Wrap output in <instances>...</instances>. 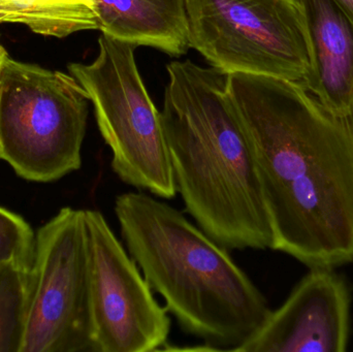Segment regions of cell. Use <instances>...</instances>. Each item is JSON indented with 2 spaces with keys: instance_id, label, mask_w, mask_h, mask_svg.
I'll use <instances>...</instances> for the list:
<instances>
[{
  "instance_id": "1",
  "label": "cell",
  "mask_w": 353,
  "mask_h": 352,
  "mask_svg": "<svg viewBox=\"0 0 353 352\" xmlns=\"http://www.w3.org/2000/svg\"><path fill=\"white\" fill-rule=\"evenodd\" d=\"M254 155L272 249L308 268L353 262V112L337 115L296 83L226 74Z\"/></svg>"
},
{
  "instance_id": "2",
  "label": "cell",
  "mask_w": 353,
  "mask_h": 352,
  "mask_svg": "<svg viewBox=\"0 0 353 352\" xmlns=\"http://www.w3.org/2000/svg\"><path fill=\"white\" fill-rule=\"evenodd\" d=\"M167 70L161 119L187 213L226 249H272L254 155L226 74L191 60Z\"/></svg>"
},
{
  "instance_id": "3",
  "label": "cell",
  "mask_w": 353,
  "mask_h": 352,
  "mask_svg": "<svg viewBox=\"0 0 353 352\" xmlns=\"http://www.w3.org/2000/svg\"><path fill=\"white\" fill-rule=\"evenodd\" d=\"M122 239L181 329L210 351H236L271 313L267 299L228 249L181 211L143 192L117 196Z\"/></svg>"
},
{
  "instance_id": "4",
  "label": "cell",
  "mask_w": 353,
  "mask_h": 352,
  "mask_svg": "<svg viewBox=\"0 0 353 352\" xmlns=\"http://www.w3.org/2000/svg\"><path fill=\"white\" fill-rule=\"evenodd\" d=\"M89 97L72 74L0 61V159L17 175L53 182L82 165Z\"/></svg>"
},
{
  "instance_id": "5",
  "label": "cell",
  "mask_w": 353,
  "mask_h": 352,
  "mask_svg": "<svg viewBox=\"0 0 353 352\" xmlns=\"http://www.w3.org/2000/svg\"><path fill=\"white\" fill-rule=\"evenodd\" d=\"M136 48L101 34L94 61L70 63L68 70L93 103L114 173L132 187L171 200L176 187L161 112L139 72Z\"/></svg>"
},
{
  "instance_id": "6",
  "label": "cell",
  "mask_w": 353,
  "mask_h": 352,
  "mask_svg": "<svg viewBox=\"0 0 353 352\" xmlns=\"http://www.w3.org/2000/svg\"><path fill=\"white\" fill-rule=\"evenodd\" d=\"M190 48L224 74H261L310 92V41L296 0H186Z\"/></svg>"
},
{
  "instance_id": "7",
  "label": "cell",
  "mask_w": 353,
  "mask_h": 352,
  "mask_svg": "<svg viewBox=\"0 0 353 352\" xmlns=\"http://www.w3.org/2000/svg\"><path fill=\"white\" fill-rule=\"evenodd\" d=\"M20 352H97L84 210L62 208L35 233Z\"/></svg>"
},
{
  "instance_id": "8",
  "label": "cell",
  "mask_w": 353,
  "mask_h": 352,
  "mask_svg": "<svg viewBox=\"0 0 353 352\" xmlns=\"http://www.w3.org/2000/svg\"><path fill=\"white\" fill-rule=\"evenodd\" d=\"M97 352H151L167 345L171 320L105 217L84 210Z\"/></svg>"
},
{
  "instance_id": "9",
  "label": "cell",
  "mask_w": 353,
  "mask_h": 352,
  "mask_svg": "<svg viewBox=\"0 0 353 352\" xmlns=\"http://www.w3.org/2000/svg\"><path fill=\"white\" fill-rule=\"evenodd\" d=\"M350 307V287L335 269H310L238 352L346 351Z\"/></svg>"
},
{
  "instance_id": "10",
  "label": "cell",
  "mask_w": 353,
  "mask_h": 352,
  "mask_svg": "<svg viewBox=\"0 0 353 352\" xmlns=\"http://www.w3.org/2000/svg\"><path fill=\"white\" fill-rule=\"evenodd\" d=\"M310 41L312 93L332 113L353 112V20L335 0H296Z\"/></svg>"
},
{
  "instance_id": "11",
  "label": "cell",
  "mask_w": 353,
  "mask_h": 352,
  "mask_svg": "<svg viewBox=\"0 0 353 352\" xmlns=\"http://www.w3.org/2000/svg\"><path fill=\"white\" fill-rule=\"evenodd\" d=\"M103 34L171 56L187 53L186 0H89Z\"/></svg>"
},
{
  "instance_id": "12",
  "label": "cell",
  "mask_w": 353,
  "mask_h": 352,
  "mask_svg": "<svg viewBox=\"0 0 353 352\" xmlns=\"http://www.w3.org/2000/svg\"><path fill=\"white\" fill-rule=\"evenodd\" d=\"M0 23H21L54 37L99 28L89 0H0Z\"/></svg>"
},
{
  "instance_id": "13",
  "label": "cell",
  "mask_w": 353,
  "mask_h": 352,
  "mask_svg": "<svg viewBox=\"0 0 353 352\" xmlns=\"http://www.w3.org/2000/svg\"><path fill=\"white\" fill-rule=\"evenodd\" d=\"M31 285V266L0 265V352H20Z\"/></svg>"
},
{
  "instance_id": "14",
  "label": "cell",
  "mask_w": 353,
  "mask_h": 352,
  "mask_svg": "<svg viewBox=\"0 0 353 352\" xmlns=\"http://www.w3.org/2000/svg\"><path fill=\"white\" fill-rule=\"evenodd\" d=\"M35 233L16 213L0 207V265L6 262L32 266Z\"/></svg>"
},
{
  "instance_id": "15",
  "label": "cell",
  "mask_w": 353,
  "mask_h": 352,
  "mask_svg": "<svg viewBox=\"0 0 353 352\" xmlns=\"http://www.w3.org/2000/svg\"><path fill=\"white\" fill-rule=\"evenodd\" d=\"M353 20V0H335Z\"/></svg>"
},
{
  "instance_id": "16",
  "label": "cell",
  "mask_w": 353,
  "mask_h": 352,
  "mask_svg": "<svg viewBox=\"0 0 353 352\" xmlns=\"http://www.w3.org/2000/svg\"><path fill=\"white\" fill-rule=\"evenodd\" d=\"M4 48L2 47L1 43H0V61H1L2 53H3Z\"/></svg>"
}]
</instances>
